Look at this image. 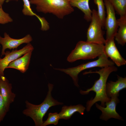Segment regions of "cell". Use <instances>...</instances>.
Wrapping results in <instances>:
<instances>
[{
    "mask_svg": "<svg viewBox=\"0 0 126 126\" xmlns=\"http://www.w3.org/2000/svg\"><path fill=\"white\" fill-rule=\"evenodd\" d=\"M117 68L114 65L108 66L102 68L98 71H86L83 74L85 75L92 73H97L100 76L99 79L96 80L92 86L86 91L80 90V93L82 95L88 94L91 91L95 93V97L87 101L86 103V110L90 111L91 107L95 103L98 102H101V105L105 107V103L109 102L111 98L108 97L106 93L107 81L110 74L112 72L117 71Z\"/></svg>",
    "mask_w": 126,
    "mask_h": 126,
    "instance_id": "obj_1",
    "label": "cell"
},
{
    "mask_svg": "<svg viewBox=\"0 0 126 126\" xmlns=\"http://www.w3.org/2000/svg\"><path fill=\"white\" fill-rule=\"evenodd\" d=\"M48 91L43 102L40 104H33L28 100L25 102L26 108L22 111L23 114L26 116L31 118L35 126H42L43 122L44 116L50 108L56 105H62L63 103L60 102L54 99L52 96L51 92L53 85L49 83Z\"/></svg>",
    "mask_w": 126,
    "mask_h": 126,
    "instance_id": "obj_2",
    "label": "cell"
},
{
    "mask_svg": "<svg viewBox=\"0 0 126 126\" xmlns=\"http://www.w3.org/2000/svg\"><path fill=\"white\" fill-rule=\"evenodd\" d=\"M70 0H29L31 4L35 5L37 11L44 14L50 13L60 19L70 14L74 9Z\"/></svg>",
    "mask_w": 126,
    "mask_h": 126,
    "instance_id": "obj_3",
    "label": "cell"
},
{
    "mask_svg": "<svg viewBox=\"0 0 126 126\" xmlns=\"http://www.w3.org/2000/svg\"><path fill=\"white\" fill-rule=\"evenodd\" d=\"M104 45L80 41L68 56L67 60L73 62L79 60H89L98 57L104 52Z\"/></svg>",
    "mask_w": 126,
    "mask_h": 126,
    "instance_id": "obj_4",
    "label": "cell"
},
{
    "mask_svg": "<svg viewBox=\"0 0 126 126\" xmlns=\"http://www.w3.org/2000/svg\"><path fill=\"white\" fill-rule=\"evenodd\" d=\"M115 64L104 52L96 60L83 63L76 67L67 69L55 68V69L63 72L69 75L72 78L75 85L78 87V76L82 71L90 68L99 67L101 68L114 65Z\"/></svg>",
    "mask_w": 126,
    "mask_h": 126,
    "instance_id": "obj_5",
    "label": "cell"
},
{
    "mask_svg": "<svg viewBox=\"0 0 126 126\" xmlns=\"http://www.w3.org/2000/svg\"><path fill=\"white\" fill-rule=\"evenodd\" d=\"M90 24L87 33V41L98 44H104L106 39L104 36L103 26L97 10H92Z\"/></svg>",
    "mask_w": 126,
    "mask_h": 126,
    "instance_id": "obj_6",
    "label": "cell"
},
{
    "mask_svg": "<svg viewBox=\"0 0 126 126\" xmlns=\"http://www.w3.org/2000/svg\"><path fill=\"white\" fill-rule=\"evenodd\" d=\"M103 1L107 14L104 26L106 30L105 39L107 40L114 38L119 27L115 10L112 5L108 0H103Z\"/></svg>",
    "mask_w": 126,
    "mask_h": 126,
    "instance_id": "obj_7",
    "label": "cell"
},
{
    "mask_svg": "<svg viewBox=\"0 0 126 126\" xmlns=\"http://www.w3.org/2000/svg\"><path fill=\"white\" fill-rule=\"evenodd\" d=\"M34 49L32 45L29 43L19 50L13 49L11 52H5V56L3 58L0 57V77L4 76V71L10 63L26 53L33 51Z\"/></svg>",
    "mask_w": 126,
    "mask_h": 126,
    "instance_id": "obj_8",
    "label": "cell"
},
{
    "mask_svg": "<svg viewBox=\"0 0 126 126\" xmlns=\"http://www.w3.org/2000/svg\"><path fill=\"white\" fill-rule=\"evenodd\" d=\"M118 96L115 95L111 97L110 101L105 103V107H103L96 103H95L96 107L102 112L100 117V119L106 121L111 118L123 120L116 111V105L120 102Z\"/></svg>",
    "mask_w": 126,
    "mask_h": 126,
    "instance_id": "obj_9",
    "label": "cell"
},
{
    "mask_svg": "<svg viewBox=\"0 0 126 126\" xmlns=\"http://www.w3.org/2000/svg\"><path fill=\"white\" fill-rule=\"evenodd\" d=\"M32 40V37L29 34L21 38L15 39L11 38L6 32H4L3 37L0 35V44L2 46L1 56L4 55L6 49H9L10 50L16 49L23 43H30Z\"/></svg>",
    "mask_w": 126,
    "mask_h": 126,
    "instance_id": "obj_10",
    "label": "cell"
},
{
    "mask_svg": "<svg viewBox=\"0 0 126 126\" xmlns=\"http://www.w3.org/2000/svg\"><path fill=\"white\" fill-rule=\"evenodd\" d=\"M114 38L106 40L104 51L107 57L118 66L125 65L126 60L122 56L115 44Z\"/></svg>",
    "mask_w": 126,
    "mask_h": 126,
    "instance_id": "obj_11",
    "label": "cell"
},
{
    "mask_svg": "<svg viewBox=\"0 0 126 126\" xmlns=\"http://www.w3.org/2000/svg\"><path fill=\"white\" fill-rule=\"evenodd\" d=\"M12 84L4 76L0 77V91L7 112L11 104L14 101L16 94L12 91Z\"/></svg>",
    "mask_w": 126,
    "mask_h": 126,
    "instance_id": "obj_12",
    "label": "cell"
},
{
    "mask_svg": "<svg viewBox=\"0 0 126 126\" xmlns=\"http://www.w3.org/2000/svg\"><path fill=\"white\" fill-rule=\"evenodd\" d=\"M117 80L115 82L109 81L107 83L106 92L108 97L111 98L115 95L119 96V92L126 88V77L117 75Z\"/></svg>",
    "mask_w": 126,
    "mask_h": 126,
    "instance_id": "obj_13",
    "label": "cell"
},
{
    "mask_svg": "<svg viewBox=\"0 0 126 126\" xmlns=\"http://www.w3.org/2000/svg\"><path fill=\"white\" fill-rule=\"evenodd\" d=\"M32 51L29 52L10 63L6 69L17 70L22 73H25L28 69Z\"/></svg>",
    "mask_w": 126,
    "mask_h": 126,
    "instance_id": "obj_14",
    "label": "cell"
},
{
    "mask_svg": "<svg viewBox=\"0 0 126 126\" xmlns=\"http://www.w3.org/2000/svg\"><path fill=\"white\" fill-rule=\"evenodd\" d=\"M85 109V108L81 104L70 105L69 106L64 105L59 113L60 119H69L76 112H79L81 115H83Z\"/></svg>",
    "mask_w": 126,
    "mask_h": 126,
    "instance_id": "obj_15",
    "label": "cell"
},
{
    "mask_svg": "<svg viewBox=\"0 0 126 126\" xmlns=\"http://www.w3.org/2000/svg\"><path fill=\"white\" fill-rule=\"evenodd\" d=\"M89 0H70V4L73 7H76L81 10L84 14V18L88 21H90L92 11L89 5Z\"/></svg>",
    "mask_w": 126,
    "mask_h": 126,
    "instance_id": "obj_16",
    "label": "cell"
},
{
    "mask_svg": "<svg viewBox=\"0 0 126 126\" xmlns=\"http://www.w3.org/2000/svg\"><path fill=\"white\" fill-rule=\"evenodd\" d=\"M117 20L119 28L114 39L118 44L124 46L126 43V16L120 17Z\"/></svg>",
    "mask_w": 126,
    "mask_h": 126,
    "instance_id": "obj_17",
    "label": "cell"
},
{
    "mask_svg": "<svg viewBox=\"0 0 126 126\" xmlns=\"http://www.w3.org/2000/svg\"><path fill=\"white\" fill-rule=\"evenodd\" d=\"M22 0L23 3V8L22 10L23 14L25 16H35L39 21L41 28H44L46 27L48 24V22L44 18L38 15L33 11L31 8V4L29 0Z\"/></svg>",
    "mask_w": 126,
    "mask_h": 126,
    "instance_id": "obj_18",
    "label": "cell"
},
{
    "mask_svg": "<svg viewBox=\"0 0 126 126\" xmlns=\"http://www.w3.org/2000/svg\"><path fill=\"white\" fill-rule=\"evenodd\" d=\"M120 17L126 16V0H108Z\"/></svg>",
    "mask_w": 126,
    "mask_h": 126,
    "instance_id": "obj_19",
    "label": "cell"
},
{
    "mask_svg": "<svg viewBox=\"0 0 126 126\" xmlns=\"http://www.w3.org/2000/svg\"><path fill=\"white\" fill-rule=\"evenodd\" d=\"M97 6L98 14L103 27L104 26L105 18V6L103 0H93Z\"/></svg>",
    "mask_w": 126,
    "mask_h": 126,
    "instance_id": "obj_20",
    "label": "cell"
},
{
    "mask_svg": "<svg viewBox=\"0 0 126 126\" xmlns=\"http://www.w3.org/2000/svg\"><path fill=\"white\" fill-rule=\"evenodd\" d=\"M60 119L59 114L57 112L49 113L47 119L43 121L42 126H46L51 124L56 125L58 124Z\"/></svg>",
    "mask_w": 126,
    "mask_h": 126,
    "instance_id": "obj_21",
    "label": "cell"
},
{
    "mask_svg": "<svg viewBox=\"0 0 126 126\" xmlns=\"http://www.w3.org/2000/svg\"><path fill=\"white\" fill-rule=\"evenodd\" d=\"M13 21V19L9 14L4 12L2 7H0V24H4Z\"/></svg>",
    "mask_w": 126,
    "mask_h": 126,
    "instance_id": "obj_22",
    "label": "cell"
},
{
    "mask_svg": "<svg viewBox=\"0 0 126 126\" xmlns=\"http://www.w3.org/2000/svg\"><path fill=\"white\" fill-rule=\"evenodd\" d=\"M7 112L0 91V123L3 120Z\"/></svg>",
    "mask_w": 126,
    "mask_h": 126,
    "instance_id": "obj_23",
    "label": "cell"
},
{
    "mask_svg": "<svg viewBox=\"0 0 126 126\" xmlns=\"http://www.w3.org/2000/svg\"><path fill=\"white\" fill-rule=\"evenodd\" d=\"M7 0H0V7H2V6L4 2Z\"/></svg>",
    "mask_w": 126,
    "mask_h": 126,
    "instance_id": "obj_24",
    "label": "cell"
},
{
    "mask_svg": "<svg viewBox=\"0 0 126 126\" xmlns=\"http://www.w3.org/2000/svg\"></svg>",
    "mask_w": 126,
    "mask_h": 126,
    "instance_id": "obj_25",
    "label": "cell"
}]
</instances>
